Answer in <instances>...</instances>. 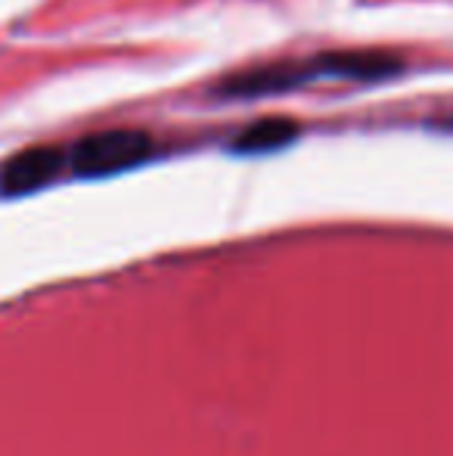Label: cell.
<instances>
[{
	"mask_svg": "<svg viewBox=\"0 0 453 456\" xmlns=\"http://www.w3.org/2000/svg\"><path fill=\"white\" fill-rule=\"evenodd\" d=\"M320 78L344 81H379L400 72V62L385 53H367V50H333V53L314 56Z\"/></svg>",
	"mask_w": 453,
	"mask_h": 456,
	"instance_id": "cell-4",
	"label": "cell"
},
{
	"mask_svg": "<svg viewBox=\"0 0 453 456\" xmlns=\"http://www.w3.org/2000/svg\"><path fill=\"white\" fill-rule=\"evenodd\" d=\"M298 131L302 127L292 118H261L233 140V152H248V156H255V152H277L283 146H289L298 137Z\"/></svg>",
	"mask_w": 453,
	"mask_h": 456,
	"instance_id": "cell-5",
	"label": "cell"
},
{
	"mask_svg": "<svg viewBox=\"0 0 453 456\" xmlns=\"http://www.w3.org/2000/svg\"><path fill=\"white\" fill-rule=\"evenodd\" d=\"M156 143L140 127H112L81 137L69 152V165L78 177H109L131 171L152 159Z\"/></svg>",
	"mask_w": 453,
	"mask_h": 456,
	"instance_id": "cell-1",
	"label": "cell"
},
{
	"mask_svg": "<svg viewBox=\"0 0 453 456\" xmlns=\"http://www.w3.org/2000/svg\"><path fill=\"white\" fill-rule=\"evenodd\" d=\"M320 78L314 60H273L258 62L252 69L230 75L218 85V96L224 100H252V96H273L304 87Z\"/></svg>",
	"mask_w": 453,
	"mask_h": 456,
	"instance_id": "cell-2",
	"label": "cell"
},
{
	"mask_svg": "<svg viewBox=\"0 0 453 456\" xmlns=\"http://www.w3.org/2000/svg\"><path fill=\"white\" fill-rule=\"evenodd\" d=\"M62 165H66V152L60 146H31L25 152H16L0 168V192L4 196H25V192L41 190V186L56 181Z\"/></svg>",
	"mask_w": 453,
	"mask_h": 456,
	"instance_id": "cell-3",
	"label": "cell"
}]
</instances>
